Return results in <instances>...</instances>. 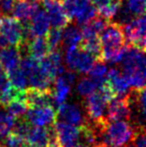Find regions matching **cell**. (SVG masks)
<instances>
[{"mask_svg":"<svg viewBox=\"0 0 146 147\" xmlns=\"http://www.w3.org/2000/svg\"><path fill=\"white\" fill-rule=\"evenodd\" d=\"M84 1L85 0H62L61 1L63 9H64L65 13L71 21L77 15L78 11L80 10Z\"/></svg>","mask_w":146,"mask_h":147,"instance_id":"f546056e","label":"cell"},{"mask_svg":"<svg viewBox=\"0 0 146 147\" xmlns=\"http://www.w3.org/2000/svg\"><path fill=\"white\" fill-rule=\"evenodd\" d=\"M97 147H113V146H109V145H101V146H97Z\"/></svg>","mask_w":146,"mask_h":147,"instance_id":"e575fe53","label":"cell"},{"mask_svg":"<svg viewBox=\"0 0 146 147\" xmlns=\"http://www.w3.org/2000/svg\"><path fill=\"white\" fill-rule=\"evenodd\" d=\"M98 88V85L95 81L89 77H83L78 81L76 89H77L78 94L81 97H87L90 94L94 93L96 89Z\"/></svg>","mask_w":146,"mask_h":147,"instance_id":"83f0119b","label":"cell"},{"mask_svg":"<svg viewBox=\"0 0 146 147\" xmlns=\"http://www.w3.org/2000/svg\"><path fill=\"white\" fill-rule=\"evenodd\" d=\"M14 0H0V15H8L12 11Z\"/></svg>","mask_w":146,"mask_h":147,"instance_id":"d6a6232c","label":"cell"},{"mask_svg":"<svg viewBox=\"0 0 146 147\" xmlns=\"http://www.w3.org/2000/svg\"><path fill=\"white\" fill-rule=\"evenodd\" d=\"M54 128L60 147L80 145V127L58 121L54 123Z\"/></svg>","mask_w":146,"mask_h":147,"instance_id":"9c48e42d","label":"cell"},{"mask_svg":"<svg viewBox=\"0 0 146 147\" xmlns=\"http://www.w3.org/2000/svg\"><path fill=\"white\" fill-rule=\"evenodd\" d=\"M7 81H8L7 74H6L5 70L2 68V66L0 65V88H1Z\"/></svg>","mask_w":146,"mask_h":147,"instance_id":"836d02e7","label":"cell"},{"mask_svg":"<svg viewBox=\"0 0 146 147\" xmlns=\"http://www.w3.org/2000/svg\"><path fill=\"white\" fill-rule=\"evenodd\" d=\"M130 115V103L127 94L124 96H116L109 101L107 114L105 116L108 121H116V120L129 121Z\"/></svg>","mask_w":146,"mask_h":147,"instance_id":"30bf717a","label":"cell"},{"mask_svg":"<svg viewBox=\"0 0 146 147\" xmlns=\"http://www.w3.org/2000/svg\"><path fill=\"white\" fill-rule=\"evenodd\" d=\"M72 147H83L82 145H75V146H72Z\"/></svg>","mask_w":146,"mask_h":147,"instance_id":"d590c367","label":"cell"},{"mask_svg":"<svg viewBox=\"0 0 146 147\" xmlns=\"http://www.w3.org/2000/svg\"><path fill=\"white\" fill-rule=\"evenodd\" d=\"M21 61V50L13 46L0 49V65L6 73L19 67Z\"/></svg>","mask_w":146,"mask_h":147,"instance_id":"e0dca14e","label":"cell"},{"mask_svg":"<svg viewBox=\"0 0 146 147\" xmlns=\"http://www.w3.org/2000/svg\"><path fill=\"white\" fill-rule=\"evenodd\" d=\"M86 147H92V146H86Z\"/></svg>","mask_w":146,"mask_h":147,"instance_id":"8d00e7d4","label":"cell"},{"mask_svg":"<svg viewBox=\"0 0 146 147\" xmlns=\"http://www.w3.org/2000/svg\"><path fill=\"white\" fill-rule=\"evenodd\" d=\"M24 47L27 50L29 56L36 60H41L50 52V49L48 47L45 36L31 38L29 42L28 41L26 42Z\"/></svg>","mask_w":146,"mask_h":147,"instance_id":"ffe728a7","label":"cell"},{"mask_svg":"<svg viewBox=\"0 0 146 147\" xmlns=\"http://www.w3.org/2000/svg\"><path fill=\"white\" fill-rule=\"evenodd\" d=\"M107 103V100L98 90L90 94L89 96L85 97L84 106H85L86 113L85 117L87 121L93 122L106 118L105 111Z\"/></svg>","mask_w":146,"mask_h":147,"instance_id":"52a82bcc","label":"cell"},{"mask_svg":"<svg viewBox=\"0 0 146 147\" xmlns=\"http://www.w3.org/2000/svg\"><path fill=\"white\" fill-rule=\"evenodd\" d=\"M125 7L133 16L144 15L145 0H127Z\"/></svg>","mask_w":146,"mask_h":147,"instance_id":"1f68e13d","label":"cell"},{"mask_svg":"<svg viewBox=\"0 0 146 147\" xmlns=\"http://www.w3.org/2000/svg\"><path fill=\"white\" fill-rule=\"evenodd\" d=\"M4 109L10 116H12L15 120H18L25 117L28 110V106L26 104L24 97H22V98H17L8 103L4 107Z\"/></svg>","mask_w":146,"mask_h":147,"instance_id":"603a6c76","label":"cell"},{"mask_svg":"<svg viewBox=\"0 0 146 147\" xmlns=\"http://www.w3.org/2000/svg\"><path fill=\"white\" fill-rule=\"evenodd\" d=\"M101 53L99 60L109 63L121 61L126 50L122 25L118 22L110 21L101 33Z\"/></svg>","mask_w":146,"mask_h":147,"instance_id":"7a4b0ae2","label":"cell"},{"mask_svg":"<svg viewBox=\"0 0 146 147\" xmlns=\"http://www.w3.org/2000/svg\"><path fill=\"white\" fill-rule=\"evenodd\" d=\"M3 147H23L25 145V140L21 135L14 131H10L1 141Z\"/></svg>","mask_w":146,"mask_h":147,"instance_id":"4dcf8cb0","label":"cell"},{"mask_svg":"<svg viewBox=\"0 0 146 147\" xmlns=\"http://www.w3.org/2000/svg\"><path fill=\"white\" fill-rule=\"evenodd\" d=\"M62 29L52 27L46 33L45 39H46L50 51L59 50V48L62 46Z\"/></svg>","mask_w":146,"mask_h":147,"instance_id":"4316f807","label":"cell"},{"mask_svg":"<svg viewBox=\"0 0 146 147\" xmlns=\"http://www.w3.org/2000/svg\"><path fill=\"white\" fill-rule=\"evenodd\" d=\"M6 74H7L8 81L11 83L12 86L19 90H25V87L27 85V78L23 73V71L20 69V67L11 70Z\"/></svg>","mask_w":146,"mask_h":147,"instance_id":"484cf974","label":"cell"},{"mask_svg":"<svg viewBox=\"0 0 146 147\" xmlns=\"http://www.w3.org/2000/svg\"><path fill=\"white\" fill-rule=\"evenodd\" d=\"M38 5L36 3H31L26 0H17L14 2L13 8H12V14L13 17L19 20L20 22L29 21L34 14L38 11Z\"/></svg>","mask_w":146,"mask_h":147,"instance_id":"d6986e66","label":"cell"},{"mask_svg":"<svg viewBox=\"0 0 146 147\" xmlns=\"http://www.w3.org/2000/svg\"><path fill=\"white\" fill-rule=\"evenodd\" d=\"M105 82L109 86L115 97L124 96L129 92L130 85H129L126 78L124 77V75L117 68H111L108 70Z\"/></svg>","mask_w":146,"mask_h":147,"instance_id":"2e32d148","label":"cell"},{"mask_svg":"<svg viewBox=\"0 0 146 147\" xmlns=\"http://www.w3.org/2000/svg\"><path fill=\"white\" fill-rule=\"evenodd\" d=\"M48 137V126L41 127L31 124L24 136V140L25 143L30 147H47Z\"/></svg>","mask_w":146,"mask_h":147,"instance_id":"ac0fdd59","label":"cell"},{"mask_svg":"<svg viewBox=\"0 0 146 147\" xmlns=\"http://www.w3.org/2000/svg\"><path fill=\"white\" fill-rule=\"evenodd\" d=\"M81 29L73 25H67L64 31H62V46L69 48L72 46H78L81 42Z\"/></svg>","mask_w":146,"mask_h":147,"instance_id":"7402d4cb","label":"cell"},{"mask_svg":"<svg viewBox=\"0 0 146 147\" xmlns=\"http://www.w3.org/2000/svg\"><path fill=\"white\" fill-rule=\"evenodd\" d=\"M42 3L45 8L44 11L48 16L50 25L53 28L63 29L67 25H69L71 20L65 13L61 1L59 0H42Z\"/></svg>","mask_w":146,"mask_h":147,"instance_id":"ba28073f","label":"cell"},{"mask_svg":"<svg viewBox=\"0 0 146 147\" xmlns=\"http://www.w3.org/2000/svg\"><path fill=\"white\" fill-rule=\"evenodd\" d=\"M50 29V22L44 10H38L25 27L27 39L45 36Z\"/></svg>","mask_w":146,"mask_h":147,"instance_id":"5bb4252c","label":"cell"},{"mask_svg":"<svg viewBox=\"0 0 146 147\" xmlns=\"http://www.w3.org/2000/svg\"><path fill=\"white\" fill-rule=\"evenodd\" d=\"M0 37L5 41L7 46L24 48L28 41L25 26L16 18L9 15H0Z\"/></svg>","mask_w":146,"mask_h":147,"instance_id":"277c9868","label":"cell"},{"mask_svg":"<svg viewBox=\"0 0 146 147\" xmlns=\"http://www.w3.org/2000/svg\"><path fill=\"white\" fill-rule=\"evenodd\" d=\"M39 64L41 69L53 81L64 70L62 66V55L60 50L50 51L46 56L39 60Z\"/></svg>","mask_w":146,"mask_h":147,"instance_id":"9a60e30c","label":"cell"},{"mask_svg":"<svg viewBox=\"0 0 146 147\" xmlns=\"http://www.w3.org/2000/svg\"><path fill=\"white\" fill-rule=\"evenodd\" d=\"M96 15H98L97 8L93 5L91 0H88L82 5L79 12L75 16V19L77 21V24L80 26H83L87 22H89L91 19H93Z\"/></svg>","mask_w":146,"mask_h":147,"instance_id":"cb8c5ba5","label":"cell"},{"mask_svg":"<svg viewBox=\"0 0 146 147\" xmlns=\"http://www.w3.org/2000/svg\"><path fill=\"white\" fill-rule=\"evenodd\" d=\"M57 117L60 121L71 124L74 126L84 125L87 121L85 115L77 104L73 103H63L57 107Z\"/></svg>","mask_w":146,"mask_h":147,"instance_id":"7c38bea8","label":"cell"},{"mask_svg":"<svg viewBox=\"0 0 146 147\" xmlns=\"http://www.w3.org/2000/svg\"><path fill=\"white\" fill-rule=\"evenodd\" d=\"M123 75L129 85L134 89L145 86V56L144 52L133 47H126L121 61Z\"/></svg>","mask_w":146,"mask_h":147,"instance_id":"3957f363","label":"cell"},{"mask_svg":"<svg viewBox=\"0 0 146 147\" xmlns=\"http://www.w3.org/2000/svg\"><path fill=\"white\" fill-rule=\"evenodd\" d=\"M122 31L125 44L127 46L133 47L144 52L146 44V24L144 15L136 16L129 22L122 24Z\"/></svg>","mask_w":146,"mask_h":147,"instance_id":"5b68a950","label":"cell"},{"mask_svg":"<svg viewBox=\"0 0 146 147\" xmlns=\"http://www.w3.org/2000/svg\"><path fill=\"white\" fill-rule=\"evenodd\" d=\"M107 72L108 68L106 64L101 60H96L95 63L89 70L88 74H89V78H91L93 81L97 83V85H101L102 83L106 81V77H107Z\"/></svg>","mask_w":146,"mask_h":147,"instance_id":"d4e9b609","label":"cell"},{"mask_svg":"<svg viewBox=\"0 0 146 147\" xmlns=\"http://www.w3.org/2000/svg\"><path fill=\"white\" fill-rule=\"evenodd\" d=\"M24 99H25L28 108H40V107L52 106V89L41 90V89L29 87L24 91Z\"/></svg>","mask_w":146,"mask_h":147,"instance_id":"4fadbf2b","label":"cell"},{"mask_svg":"<svg viewBox=\"0 0 146 147\" xmlns=\"http://www.w3.org/2000/svg\"><path fill=\"white\" fill-rule=\"evenodd\" d=\"M15 123V119L10 116L7 112L0 111V142L12 130Z\"/></svg>","mask_w":146,"mask_h":147,"instance_id":"f1b7e54d","label":"cell"},{"mask_svg":"<svg viewBox=\"0 0 146 147\" xmlns=\"http://www.w3.org/2000/svg\"><path fill=\"white\" fill-rule=\"evenodd\" d=\"M79 46L80 49L90 53L96 59L99 60L100 53H101V42H100L99 35L82 34V39Z\"/></svg>","mask_w":146,"mask_h":147,"instance_id":"44dd1931","label":"cell"},{"mask_svg":"<svg viewBox=\"0 0 146 147\" xmlns=\"http://www.w3.org/2000/svg\"><path fill=\"white\" fill-rule=\"evenodd\" d=\"M25 118L30 124L41 127L54 125L57 119V113L53 106L28 108Z\"/></svg>","mask_w":146,"mask_h":147,"instance_id":"8fae6325","label":"cell"},{"mask_svg":"<svg viewBox=\"0 0 146 147\" xmlns=\"http://www.w3.org/2000/svg\"><path fill=\"white\" fill-rule=\"evenodd\" d=\"M96 60L93 55L80 49L78 46L69 47L65 53V63L68 69L78 73H88Z\"/></svg>","mask_w":146,"mask_h":147,"instance_id":"8992f818","label":"cell"},{"mask_svg":"<svg viewBox=\"0 0 146 147\" xmlns=\"http://www.w3.org/2000/svg\"><path fill=\"white\" fill-rule=\"evenodd\" d=\"M135 133L136 127L126 120L108 121L106 119L96 128L97 146L124 147L132 141Z\"/></svg>","mask_w":146,"mask_h":147,"instance_id":"6da1fadb","label":"cell"}]
</instances>
